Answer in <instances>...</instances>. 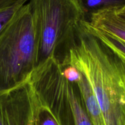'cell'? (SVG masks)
Wrapping results in <instances>:
<instances>
[{
	"mask_svg": "<svg viewBox=\"0 0 125 125\" xmlns=\"http://www.w3.org/2000/svg\"><path fill=\"white\" fill-rule=\"evenodd\" d=\"M85 18L93 12L109 9L125 7V0H78Z\"/></svg>",
	"mask_w": 125,
	"mask_h": 125,
	"instance_id": "8",
	"label": "cell"
},
{
	"mask_svg": "<svg viewBox=\"0 0 125 125\" xmlns=\"http://www.w3.org/2000/svg\"><path fill=\"white\" fill-rule=\"evenodd\" d=\"M38 54V28L27 2L0 32V94L30 82Z\"/></svg>",
	"mask_w": 125,
	"mask_h": 125,
	"instance_id": "2",
	"label": "cell"
},
{
	"mask_svg": "<svg viewBox=\"0 0 125 125\" xmlns=\"http://www.w3.org/2000/svg\"><path fill=\"white\" fill-rule=\"evenodd\" d=\"M28 3L38 28L37 66L52 58L66 67L80 24L86 19L78 0H29Z\"/></svg>",
	"mask_w": 125,
	"mask_h": 125,
	"instance_id": "3",
	"label": "cell"
},
{
	"mask_svg": "<svg viewBox=\"0 0 125 125\" xmlns=\"http://www.w3.org/2000/svg\"><path fill=\"white\" fill-rule=\"evenodd\" d=\"M41 109L30 82L0 94V125H38Z\"/></svg>",
	"mask_w": 125,
	"mask_h": 125,
	"instance_id": "5",
	"label": "cell"
},
{
	"mask_svg": "<svg viewBox=\"0 0 125 125\" xmlns=\"http://www.w3.org/2000/svg\"><path fill=\"white\" fill-rule=\"evenodd\" d=\"M28 1L29 0H18L12 6L0 10V32L11 20L16 12L26 4Z\"/></svg>",
	"mask_w": 125,
	"mask_h": 125,
	"instance_id": "10",
	"label": "cell"
},
{
	"mask_svg": "<svg viewBox=\"0 0 125 125\" xmlns=\"http://www.w3.org/2000/svg\"><path fill=\"white\" fill-rule=\"evenodd\" d=\"M38 125H58V124L50 113L42 107Z\"/></svg>",
	"mask_w": 125,
	"mask_h": 125,
	"instance_id": "12",
	"label": "cell"
},
{
	"mask_svg": "<svg viewBox=\"0 0 125 125\" xmlns=\"http://www.w3.org/2000/svg\"><path fill=\"white\" fill-rule=\"evenodd\" d=\"M18 0H0V10L12 6Z\"/></svg>",
	"mask_w": 125,
	"mask_h": 125,
	"instance_id": "13",
	"label": "cell"
},
{
	"mask_svg": "<svg viewBox=\"0 0 125 125\" xmlns=\"http://www.w3.org/2000/svg\"><path fill=\"white\" fill-rule=\"evenodd\" d=\"M87 22V21H86ZM89 26V25L88 24ZM91 31L94 33V35L98 37L104 43L107 45L109 47L112 49L113 50L117 52L118 53L120 54L124 57H125V42L121 40V39H118L116 37L113 36L110 34H106V33L102 32L99 31L94 30L93 28H91Z\"/></svg>",
	"mask_w": 125,
	"mask_h": 125,
	"instance_id": "9",
	"label": "cell"
},
{
	"mask_svg": "<svg viewBox=\"0 0 125 125\" xmlns=\"http://www.w3.org/2000/svg\"><path fill=\"white\" fill-rule=\"evenodd\" d=\"M62 66L52 58L38 65L30 83L43 108L58 125H93L77 83L62 74Z\"/></svg>",
	"mask_w": 125,
	"mask_h": 125,
	"instance_id": "4",
	"label": "cell"
},
{
	"mask_svg": "<svg viewBox=\"0 0 125 125\" xmlns=\"http://www.w3.org/2000/svg\"><path fill=\"white\" fill-rule=\"evenodd\" d=\"M67 65L75 67L88 81L105 125H125V57L96 36L86 20L78 28Z\"/></svg>",
	"mask_w": 125,
	"mask_h": 125,
	"instance_id": "1",
	"label": "cell"
},
{
	"mask_svg": "<svg viewBox=\"0 0 125 125\" xmlns=\"http://www.w3.org/2000/svg\"><path fill=\"white\" fill-rule=\"evenodd\" d=\"M86 21L94 30L113 35L125 42V7L93 12L86 17Z\"/></svg>",
	"mask_w": 125,
	"mask_h": 125,
	"instance_id": "6",
	"label": "cell"
},
{
	"mask_svg": "<svg viewBox=\"0 0 125 125\" xmlns=\"http://www.w3.org/2000/svg\"><path fill=\"white\" fill-rule=\"evenodd\" d=\"M62 74L67 80L71 83H78L81 79L82 74L80 72L72 65H67L62 67Z\"/></svg>",
	"mask_w": 125,
	"mask_h": 125,
	"instance_id": "11",
	"label": "cell"
},
{
	"mask_svg": "<svg viewBox=\"0 0 125 125\" xmlns=\"http://www.w3.org/2000/svg\"><path fill=\"white\" fill-rule=\"evenodd\" d=\"M82 74V73H81ZM88 115L93 125H105L101 110L95 95L88 81L82 74L81 79L77 83Z\"/></svg>",
	"mask_w": 125,
	"mask_h": 125,
	"instance_id": "7",
	"label": "cell"
}]
</instances>
